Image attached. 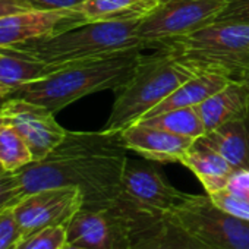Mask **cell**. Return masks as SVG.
I'll return each mask as SVG.
<instances>
[{"instance_id": "cell-1", "label": "cell", "mask_w": 249, "mask_h": 249, "mask_svg": "<svg viewBox=\"0 0 249 249\" xmlns=\"http://www.w3.org/2000/svg\"><path fill=\"white\" fill-rule=\"evenodd\" d=\"M120 132L68 131L65 140L43 160L18 172L25 195L50 188L76 186L84 207L98 210L122 196V173L128 160Z\"/></svg>"}, {"instance_id": "cell-2", "label": "cell", "mask_w": 249, "mask_h": 249, "mask_svg": "<svg viewBox=\"0 0 249 249\" xmlns=\"http://www.w3.org/2000/svg\"><path fill=\"white\" fill-rule=\"evenodd\" d=\"M141 56L142 49H137L106 59L66 65L40 81L18 88L12 95L57 113L85 95L104 89L117 91L131 79Z\"/></svg>"}, {"instance_id": "cell-3", "label": "cell", "mask_w": 249, "mask_h": 249, "mask_svg": "<svg viewBox=\"0 0 249 249\" xmlns=\"http://www.w3.org/2000/svg\"><path fill=\"white\" fill-rule=\"evenodd\" d=\"M138 25L140 19L87 21L52 37L5 50L56 66L98 60L129 50H144Z\"/></svg>"}, {"instance_id": "cell-4", "label": "cell", "mask_w": 249, "mask_h": 249, "mask_svg": "<svg viewBox=\"0 0 249 249\" xmlns=\"http://www.w3.org/2000/svg\"><path fill=\"white\" fill-rule=\"evenodd\" d=\"M196 73L163 49L142 54L131 79L116 91L104 131L122 132L140 122L151 108L166 100L178 87Z\"/></svg>"}, {"instance_id": "cell-5", "label": "cell", "mask_w": 249, "mask_h": 249, "mask_svg": "<svg viewBox=\"0 0 249 249\" xmlns=\"http://www.w3.org/2000/svg\"><path fill=\"white\" fill-rule=\"evenodd\" d=\"M198 73L239 79L249 69V22H214L157 46Z\"/></svg>"}, {"instance_id": "cell-6", "label": "cell", "mask_w": 249, "mask_h": 249, "mask_svg": "<svg viewBox=\"0 0 249 249\" xmlns=\"http://www.w3.org/2000/svg\"><path fill=\"white\" fill-rule=\"evenodd\" d=\"M227 8V0H166L138 25L144 49L191 34L214 24Z\"/></svg>"}, {"instance_id": "cell-7", "label": "cell", "mask_w": 249, "mask_h": 249, "mask_svg": "<svg viewBox=\"0 0 249 249\" xmlns=\"http://www.w3.org/2000/svg\"><path fill=\"white\" fill-rule=\"evenodd\" d=\"M167 215L214 249H249V221L226 213L208 195L189 194Z\"/></svg>"}, {"instance_id": "cell-8", "label": "cell", "mask_w": 249, "mask_h": 249, "mask_svg": "<svg viewBox=\"0 0 249 249\" xmlns=\"http://www.w3.org/2000/svg\"><path fill=\"white\" fill-rule=\"evenodd\" d=\"M0 116L24 138L34 161L46 159L68 134L52 110L21 97L9 98L0 106Z\"/></svg>"}, {"instance_id": "cell-9", "label": "cell", "mask_w": 249, "mask_h": 249, "mask_svg": "<svg viewBox=\"0 0 249 249\" xmlns=\"http://www.w3.org/2000/svg\"><path fill=\"white\" fill-rule=\"evenodd\" d=\"M84 207V195L76 186L50 188L27 194L14 207L21 236L44 227L68 224Z\"/></svg>"}, {"instance_id": "cell-10", "label": "cell", "mask_w": 249, "mask_h": 249, "mask_svg": "<svg viewBox=\"0 0 249 249\" xmlns=\"http://www.w3.org/2000/svg\"><path fill=\"white\" fill-rule=\"evenodd\" d=\"M122 192L137 204L164 215L178 210L189 195L170 185L156 166L129 157L122 173Z\"/></svg>"}, {"instance_id": "cell-11", "label": "cell", "mask_w": 249, "mask_h": 249, "mask_svg": "<svg viewBox=\"0 0 249 249\" xmlns=\"http://www.w3.org/2000/svg\"><path fill=\"white\" fill-rule=\"evenodd\" d=\"M88 19L76 9L37 11L12 14L0 18V49H12L40 38H47Z\"/></svg>"}, {"instance_id": "cell-12", "label": "cell", "mask_w": 249, "mask_h": 249, "mask_svg": "<svg viewBox=\"0 0 249 249\" xmlns=\"http://www.w3.org/2000/svg\"><path fill=\"white\" fill-rule=\"evenodd\" d=\"M126 150L140 154L142 159L157 163H180L195 140L179 137L159 128L134 123L120 132Z\"/></svg>"}, {"instance_id": "cell-13", "label": "cell", "mask_w": 249, "mask_h": 249, "mask_svg": "<svg viewBox=\"0 0 249 249\" xmlns=\"http://www.w3.org/2000/svg\"><path fill=\"white\" fill-rule=\"evenodd\" d=\"M195 108L204 123L205 134L211 132L249 108V85L242 79H230Z\"/></svg>"}, {"instance_id": "cell-14", "label": "cell", "mask_w": 249, "mask_h": 249, "mask_svg": "<svg viewBox=\"0 0 249 249\" xmlns=\"http://www.w3.org/2000/svg\"><path fill=\"white\" fill-rule=\"evenodd\" d=\"M201 140L221 154L234 170H249V108Z\"/></svg>"}, {"instance_id": "cell-15", "label": "cell", "mask_w": 249, "mask_h": 249, "mask_svg": "<svg viewBox=\"0 0 249 249\" xmlns=\"http://www.w3.org/2000/svg\"><path fill=\"white\" fill-rule=\"evenodd\" d=\"M180 163L198 178L208 195L226 189L231 175L236 172L221 154L201 138L194 141Z\"/></svg>"}, {"instance_id": "cell-16", "label": "cell", "mask_w": 249, "mask_h": 249, "mask_svg": "<svg viewBox=\"0 0 249 249\" xmlns=\"http://www.w3.org/2000/svg\"><path fill=\"white\" fill-rule=\"evenodd\" d=\"M230 78L217 73H198L178 87L166 100L151 108L142 119H148L170 110L185 108V107H196L220 88H223ZM141 119V120H142ZM138 123V122H137Z\"/></svg>"}, {"instance_id": "cell-17", "label": "cell", "mask_w": 249, "mask_h": 249, "mask_svg": "<svg viewBox=\"0 0 249 249\" xmlns=\"http://www.w3.org/2000/svg\"><path fill=\"white\" fill-rule=\"evenodd\" d=\"M166 0H85L75 9L88 21L142 19Z\"/></svg>"}, {"instance_id": "cell-18", "label": "cell", "mask_w": 249, "mask_h": 249, "mask_svg": "<svg viewBox=\"0 0 249 249\" xmlns=\"http://www.w3.org/2000/svg\"><path fill=\"white\" fill-rule=\"evenodd\" d=\"M0 84L9 87L12 91L40 81L62 68L5 49H0Z\"/></svg>"}, {"instance_id": "cell-19", "label": "cell", "mask_w": 249, "mask_h": 249, "mask_svg": "<svg viewBox=\"0 0 249 249\" xmlns=\"http://www.w3.org/2000/svg\"><path fill=\"white\" fill-rule=\"evenodd\" d=\"M132 249H214L188 231L179 223L164 215L156 223Z\"/></svg>"}, {"instance_id": "cell-20", "label": "cell", "mask_w": 249, "mask_h": 249, "mask_svg": "<svg viewBox=\"0 0 249 249\" xmlns=\"http://www.w3.org/2000/svg\"><path fill=\"white\" fill-rule=\"evenodd\" d=\"M140 123L192 140H198L202 135H205L204 123L195 107L170 110L148 119H142L140 120Z\"/></svg>"}, {"instance_id": "cell-21", "label": "cell", "mask_w": 249, "mask_h": 249, "mask_svg": "<svg viewBox=\"0 0 249 249\" xmlns=\"http://www.w3.org/2000/svg\"><path fill=\"white\" fill-rule=\"evenodd\" d=\"M33 161V153L24 138L11 124H0V166L3 170L18 173Z\"/></svg>"}, {"instance_id": "cell-22", "label": "cell", "mask_w": 249, "mask_h": 249, "mask_svg": "<svg viewBox=\"0 0 249 249\" xmlns=\"http://www.w3.org/2000/svg\"><path fill=\"white\" fill-rule=\"evenodd\" d=\"M65 245L66 224H59L21 236L15 249H62Z\"/></svg>"}, {"instance_id": "cell-23", "label": "cell", "mask_w": 249, "mask_h": 249, "mask_svg": "<svg viewBox=\"0 0 249 249\" xmlns=\"http://www.w3.org/2000/svg\"><path fill=\"white\" fill-rule=\"evenodd\" d=\"M25 196V191L18 173H0V214L14 208Z\"/></svg>"}, {"instance_id": "cell-24", "label": "cell", "mask_w": 249, "mask_h": 249, "mask_svg": "<svg viewBox=\"0 0 249 249\" xmlns=\"http://www.w3.org/2000/svg\"><path fill=\"white\" fill-rule=\"evenodd\" d=\"M208 196L211 198V201L217 207H220L226 213L249 221V199L242 198L239 195H234L233 192H230L227 189H221V191L214 192Z\"/></svg>"}, {"instance_id": "cell-25", "label": "cell", "mask_w": 249, "mask_h": 249, "mask_svg": "<svg viewBox=\"0 0 249 249\" xmlns=\"http://www.w3.org/2000/svg\"><path fill=\"white\" fill-rule=\"evenodd\" d=\"M21 230L14 217V208L0 214V249H15Z\"/></svg>"}, {"instance_id": "cell-26", "label": "cell", "mask_w": 249, "mask_h": 249, "mask_svg": "<svg viewBox=\"0 0 249 249\" xmlns=\"http://www.w3.org/2000/svg\"><path fill=\"white\" fill-rule=\"evenodd\" d=\"M215 22H249V0H227V8Z\"/></svg>"}, {"instance_id": "cell-27", "label": "cell", "mask_w": 249, "mask_h": 249, "mask_svg": "<svg viewBox=\"0 0 249 249\" xmlns=\"http://www.w3.org/2000/svg\"><path fill=\"white\" fill-rule=\"evenodd\" d=\"M25 2L37 11H66L75 9L85 0H25Z\"/></svg>"}, {"instance_id": "cell-28", "label": "cell", "mask_w": 249, "mask_h": 249, "mask_svg": "<svg viewBox=\"0 0 249 249\" xmlns=\"http://www.w3.org/2000/svg\"><path fill=\"white\" fill-rule=\"evenodd\" d=\"M226 189L234 195L249 199V170H236L231 175Z\"/></svg>"}, {"instance_id": "cell-29", "label": "cell", "mask_w": 249, "mask_h": 249, "mask_svg": "<svg viewBox=\"0 0 249 249\" xmlns=\"http://www.w3.org/2000/svg\"><path fill=\"white\" fill-rule=\"evenodd\" d=\"M33 9L25 0H0V18Z\"/></svg>"}, {"instance_id": "cell-30", "label": "cell", "mask_w": 249, "mask_h": 249, "mask_svg": "<svg viewBox=\"0 0 249 249\" xmlns=\"http://www.w3.org/2000/svg\"><path fill=\"white\" fill-rule=\"evenodd\" d=\"M12 89L9 88V87H6V85H3V84H0V98H3V97H6V95H12Z\"/></svg>"}, {"instance_id": "cell-31", "label": "cell", "mask_w": 249, "mask_h": 249, "mask_svg": "<svg viewBox=\"0 0 249 249\" xmlns=\"http://www.w3.org/2000/svg\"><path fill=\"white\" fill-rule=\"evenodd\" d=\"M239 79H242V81H245V82H246V84L249 85V69H246V71L243 72V75H242V76H240Z\"/></svg>"}, {"instance_id": "cell-32", "label": "cell", "mask_w": 249, "mask_h": 249, "mask_svg": "<svg viewBox=\"0 0 249 249\" xmlns=\"http://www.w3.org/2000/svg\"><path fill=\"white\" fill-rule=\"evenodd\" d=\"M62 249H87V248H81V246H75V245H69V243H66Z\"/></svg>"}, {"instance_id": "cell-33", "label": "cell", "mask_w": 249, "mask_h": 249, "mask_svg": "<svg viewBox=\"0 0 249 249\" xmlns=\"http://www.w3.org/2000/svg\"><path fill=\"white\" fill-rule=\"evenodd\" d=\"M3 123V119H2V116H0V124H2Z\"/></svg>"}, {"instance_id": "cell-34", "label": "cell", "mask_w": 249, "mask_h": 249, "mask_svg": "<svg viewBox=\"0 0 249 249\" xmlns=\"http://www.w3.org/2000/svg\"><path fill=\"white\" fill-rule=\"evenodd\" d=\"M2 172H5V170H3V167H2V166H0V173H2Z\"/></svg>"}, {"instance_id": "cell-35", "label": "cell", "mask_w": 249, "mask_h": 249, "mask_svg": "<svg viewBox=\"0 0 249 249\" xmlns=\"http://www.w3.org/2000/svg\"><path fill=\"white\" fill-rule=\"evenodd\" d=\"M0 54H2V52H0Z\"/></svg>"}]
</instances>
